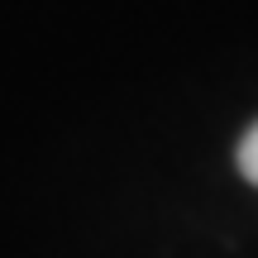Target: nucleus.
<instances>
[{"instance_id": "f257e3e1", "label": "nucleus", "mask_w": 258, "mask_h": 258, "mask_svg": "<svg viewBox=\"0 0 258 258\" xmlns=\"http://www.w3.org/2000/svg\"><path fill=\"white\" fill-rule=\"evenodd\" d=\"M239 172L249 177V182L258 186V124L249 129V134L239 139Z\"/></svg>"}]
</instances>
